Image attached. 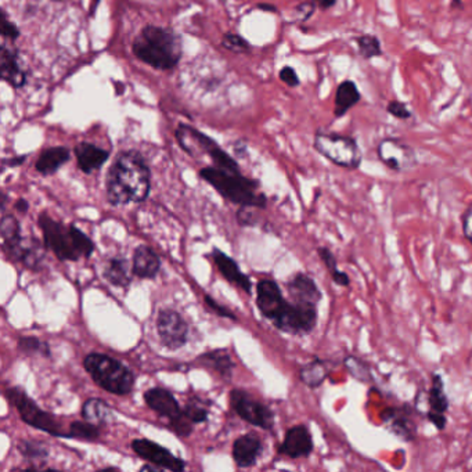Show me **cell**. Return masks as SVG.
<instances>
[{"label":"cell","instance_id":"cell-1","mask_svg":"<svg viewBox=\"0 0 472 472\" xmlns=\"http://www.w3.org/2000/svg\"><path fill=\"white\" fill-rule=\"evenodd\" d=\"M151 175L140 152H121L107 175V197L112 205L143 202L151 188Z\"/></svg>","mask_w":472,"mask_h":472},{"label":"cell","instance_id":"cell-2","mask_svg":"<svg viewBox=\"0 0 472 472\" xmlns=\"http://www.w3.org/2000/svg\"><path fill=\"white\" fill-rule=\"evenodd\" d=\"M132 52L136 59L147 66L161 71H171L181 63L182 37L169 28L145 25L133 39Z\"/></svg>","mask_w":472,"mask_h":472},{"label":"cell","instance_id":"cell-3","mask_svg":"<svg viewBox=\"0 0 472 472\" xmlns=\"http://www.w3.org/2000/svg\"><path fill=\"white\" fill-rule=\"evenodd\" d=\"M39 227L43 234L44 247L60 260H78L80 258H90L93 254V241L75 224L67 227L43 212L39 217Z\"/></svg>","mask_w":472,"mask_h":472},{"label":"cell","instance_id":"cell-4","mask_svg":"<svg viewBox=\"0 0 472 472\" xmlns=\"http://www.w3.org/2000/svg\"><path fill=\"white\" fill-rule=\"evenodd\" d=\"M200 176L210 183L219 194L241 207H266V197L259 191V184L243 176L240 172H230L218 167H207L200 171Z\"/></svg>","mask_w":472,"mask_h":472},{"label":"cell","instance_id":"cell-5","mask_svg":"<svg viewBox=\"0 0 472 472\" xmlns=\"http://www.w3.org/2000/svg\"><path fill=\"white\" fill-rule=\"evenodd\" d=\"M83 365L99 387L114 395H129L135 387L133 373L107 355L90 353L85 358Z\"/></svg>","mask_w":472,"mask_h":472},{"label":"cell","instance_id":"cell-6","mask_svg":"<svg viewBox=\"0 0 472 472\" xmlns=\"http://www.w3.org/2000/svg\"><path fill=\"white\" fill-rule=\"evenodd\" d=\"M315 150L337 167L355 171L362 164V151L355 138L320 129L315 133Z\"/></svg>","mask_w":472,"mask_h":472},{"label":"cell","instance_id":"cell-7","mask_svg":"<svg viewBox=\"0 0 472 472\" xmlns=\"http://www.w3.org/2000/svg\"><path fill=\"white\" fill-rule=\"evenodd\" d=\"M4 397L10 403L14 404V407L20 413L21 420L28 425L43 432H47L50 435L70 437L68 431H63V427L57 421V418L53 414H49L44 410H42L21 388L18 387L7 388L4 391Z\"/></svg>","mask_w":472,"mask_h":472},{"label":"cell","instance_id":"cell-8","mask_svg":"<svg viewBox=\"0 0 472 472\" xmlns=\"http://www.w3.org/2000/svg\"><path fill=\"white\" fill-rule=\"evenodd\" d=\"M377 155L388 169L398 174L411 171L417 165L414 148L395 138L382 139L377 145Z\"/></svg>","mask_w":472,"mask_h":472},{"label":"cell","instance_id":"cell-9","mask_svg":"<svg viewBox=\"0 0 472 472\" xmlns=\"http://www.w3.org/2000/svg\"><path fill=\"white\" fill-rule=\"evenodd\" d=\"M230 404L231 409L247 423L260 427L262 430H272L274 425V414L273 411L251 398L247 392L241 389H233L230 392Z\"/></svg>","mask_w":472,"mask_h":472},{"label":"cell","instance_id":"cell-10","mask_svg":"<svg viewBox=\"0 0 472 472\" xmlns=\"http://www.w3.org/2000/svg\"><path fill=\"white\" fill-rule=\"evenodd\" d=\"M157 331L164 346L171 351L182 348L188 338V326L182 316L171 309L162 310L157 319Z\"/></svg>","mask_w":472,"mask_h":472},{"label":"cell","instance_id":"cell-11","mask_svg":"<svg viewBox=\"0 0 472 472\" xmlns=\"http://www.w3.org/2000/svg\"><path fill=\"white\" fill-rule=\"evenodd\" d=\"M413 414L414 410L407 404L387 407L381 413V421L389 432L398 436L401 440L411 442L417 436V424L413 418Z\"/></svg>","mask_w":472,"mask_h":472},{"label":"cell","instance_id":"cell-12","mask_svg":"<svg viewBox=\"0 0 472 472\" xmlns=\"http://www.w3.org/2000/svg\"><path fill=\"white\" fill-rule=\"evenodd\" d=\"M132 449L145 460L151 464L159 466L164 470L171 471H183L186 470V464L182 459L176 457L168 449L154 443L148 439H136L132 442Z\"/></svg>","mask_w":472,"mask_h":472},{"label":"cell","instance_id":"cell-13","mask_svg":"<svg viewBox=\"0 0 472 472\" xmlns=\"http://www.w3.org/2000/svg\"><path fill=\"white\" fill-rule=\"evenodd\" d=\"M279 284L273 280H260L256 286V305L259 312L272 323L279 317L287 305Z\"/></svg>","mask_w":472,"mask_h":472},{"label":"cell","instance_id":"cell-14","mask_svg":"<svg viewBox=\"0 0 472 472\" xmlns=\"http://www.w3.org/2000/svg\"><path fill=\"white\" fill-rule=\"evenodd\" d=\"M425 403L428 406L425 416L430 423H432L439 431L444 430L447 424L446 411L449 410V398L444 392V384L439 374H434L432 385L427 391Z\"/></svg>","mask_w":472,"mask_h":472},{"label":"cell","instance_id":"cell-15","mask_svg":"<svg viewBox=\"0 0 472 472\" xmlns=\"http://www.w3.org/2000/svg\"><path fill=\"white\" fill-rule=\"evenodd\" d=\"M313 439L306 425H295L290 428L283 443L279 447V453L290 457V459H302L308 457L313 452Z\"/></svg>","mask_w":472,"mask_h":472},{"label":"cell","instance_id":"cell-16","mask_svg":"<svg viewBox=\"0 0 472 472\" xmlns=\"http://www.w3.org/2000/svg\"><path fill=\"white\" fill-rule=\"evenodd\" d=\"M287 290L292 302L295 303H308L317 306L322 301V291L319 290L315 280L305 273H296L287 283Z\"/></svg>","mask_w":472,"mask_h":472},{"label":"cell","instance_id":"cell-17","mask_svg":"<svg viewBox=\"0 0 472 472\" xmlns=\"http://www.w3.org/2000/svg\"><path fill=\"white\" fill-rule=\"evenodd\" d=\"M145 400L151 410L162 417H167L169 421L175 420L182 413L183 409H181L178 400L167 389L152 388L145 392Z\"/></svg>","mask_w":472,"mask_h":472},{"label":"cell","instance_id":"cell-18","mask_svg":"<svg viewBox=\"0 0 472 472\" xmlns=\"http://www.w3.org/2000/svg\"><path fill=\"white\" fill-rule=\"evenodd\" d=\"M78 167L85 174H92L100 169L109 158V152L104 148H100L92 143L82 142L73 148Z\"/></svg>","mask_w":472,"mask_h":472},{"label":"cell","instance_id":"cell-19","mask_svg":"<svg viewBox=\"0 0 472 472\" xmlns=\"http://www.w3.org/2000/svg\"><path fill=\"white\" fill-rule=\"evenodd\" d=\"M260 453H262V442L259 436L255 435L253 432L240 436L233 443V459L236 464L241 468L254 466Z\"/></svg>","mask_w":472,"mask_h":472},{"label":"cell","instance_id":"cell-20","mask_svg":"<svg viewBox=\"0 0 472 472\" xmlns=\"http://www.w3.org/2000/svg\"><path fill=\"white\" fill-rule=\"evenodd\" d=\"M362 100V93L352 79L342 80L337 90L334 97V116L342 118L345 116L351 109L356 107Z\"/></svg>","mask_w":472,"mask_h":472},{"label":"cell","instance_id":"cell-21","mask_svg":"<svg viewBox=\"0 0 472 472\" xmlns=\"http://www.w3.org/2000/svg\"><path fill=\"white\" fill-rule=\"evenodd\" d=\"M0 78L16 89L25 86L27 83V75L18 63L17 54L6 44L1 46L0 53Z\"/></svg>","mask_w":472,"mask_h":472},{"label":"cell","instance_id":"cell-22","mask_svg":"<svg viewBox=\"0 0 472 472\" xmlns=\"http://www.w3.org/2000/svg\"><path fill=\"white\" fill-rule=\"evenodd\" d=\"M212 258H214V260H215V263L218 266L219 272L222 273V276L227 282H230L231 284H236V286H238L240 289H243L246 292L251 294V291H253L251 280L248 279V276H246L240 270V267H238V265L236 263L234 259H231L230 256L223 254L219 250H214Z\"/></svg>","mask_w":472,"mask_h":472},{"label":"cell","instance_id":"cell-23","mask_svg":"<svg viewBox=\"0 0 472 472\" xmlns=\"http://www.w3.org/2000/svg\"><path fill=\"white\" fill-rule=\"evenodd\" d=\"M71 158V152L67 147H50L40 152L35 164V169L40 175L50 176L56 174L66 162Z\"/></svg>","mask_w":472,"mask_h":472},{"label":"cell","instance_id":"cell-24","mask_svg":"<svg viewBox=\"0 0 472 472\" xmlns=\"http://www.w3.org/2000/svg\"><path fill=\"white\" fill-rule=\"evenodd\" d=\"M159 267H161L159 258L151 248L140 246L135 250L132 270L138 277L152 279L159 272Z\"/></svg>","mask_w":472,"mask_h":472},{"label":"cell","instance_id":"cell-25","mask_svg":"<svg viewBox=\"0 0 472 472\" xmlns=\"http://www.w3.org/2000/svg\"><path fill=\"white\" fill-rule=\"evenodd\" d=\"M0 233H1V240H3V251L8 256V259L13 260L18 247L23 243V236H21L18 220L13 215L3 217L0 222Z\"/></svg>","mask_w":472,"mask_h":472},{"label":"cell","instance_id":"cell-26","mask_svg":"<svg viewBox=\"0 0 472 472\" xmlns=\"http://www.w3.org/2000/svg\"><path fill=\"white\" fill-rule=\"evenodd\" d=\"M13 260L21 262L28 269L39 270L44 260V248L35 237L28 240L23 238V243L18 247Z\"/></svg>","mask_w":472,"mask_h":472},{"label":"cell","instance_id":"cell-27","mask_svg":"<svg viewBox=\"0 0 472 472\" xmlns=\"http://www.w3.org/2000/svg\"><path fill=\"white\" fill-rule=\"evenodd\" d=\"M329 375V363L326 361L316 359L305 364L299 371L301 381L309 388H319Z\"/></svg>","mask_w":472,"mask_h":472},{"label":"cell","instance_id":"cell-28","mask_svg":"<svg viewBox=\"0 0 472 472\" xmlns=\"http://www.w3.org/2000/svg\"><path fill=\"white\" fill-rule=\"evenodd\" d=\"M82 417L83 420L102 427L111 421L112 411L103 400L92 398L85 401L82 407Z\"/></svg>","mask_w":472,"mask_h":472},{"label":"cell","instance_id":"cell-29","mask_svg":"<svg viewBox=\"0 0 472 472\" xmlns=\"http://www.w3.org/2000/svg\"><path fill=\"white\" fill-rule=\"evenodd\" d=\"M104 277L115 287H128L131 284V274L128 272V262L123 258L109 259L104 267Z\"/></svg>","mask_w":472,"mask_h":472},{"label":"cell","instance_id":"cell-30","mask_svg":"<svg viewBox=\"0 0 472 472\" xmlns=\"http://www.w3.org/2000/svg\"><path fill=\"white\" fill-rule=\"evenodd\" d=\"M198 363L217 370L222 375H230L233 368V362L224 349H217L201 355L198 358Z\"/></svg>","mask_w":472,"mask_h":472},{"label":"cell","instance_id":"cell-31","mask_svg":"<svg viewBox=\"0 0 472 472\" xmlns=\"http://www.w3.org/2000/svg\"><path fill=\"white\" fill-rule=\"evenodd\" d=\"M358 44V52L363 60H371L384 56V49L380 37L374 34H363L355 37Z\"/></svg>","mask_w":472,"mask_h":472},{"label":"cell","instance_id":"cell-32","mask_svg":"<svg viewBox=\"0 0 472 472\" xmlns=\"http://www.w3.org/2000/svg\"><path fill=\"white\" fill-rule=\"evenodd\" d=\"M344 365L348 370V373L355 380L361 381L362 384H373L374 382V377L371 374V367L363 359H361L358 356H353V355H348L344 359Z\"/></svg>","mask_w":472,"mask_h":472},{"label":"cell","instance_id":"cell-33","mask_svg":"<svg viewBox=\"0 0 472 472\" xmlns=\"http://www.w3.org/2000/svg\"><path fill=\"white\" fill-rule=\"evenodd\" d=\"M317 254L320 256V259L323 260L325 266L327 267L329 276L334 280V283L338 284V286H341V287H348L349 283H351V280H349V277H348L346 273H344V272H341L338 269V262H337L335 255L332 254L328 250L327 247H319L317 248Z\"/></svg>","mask_w":472,"mask_h":472},{"label":"cell","instance_id":"cell-34","mask_svg":"<svg viewBox=\"0 0 472 472\" xmlns=\"http://www.w3.org/2000/svg\"><path fill=\"white\" fill-rule=\"evenodd\" d=\"M70 437L80 440H96L100 436V425L89 421H73L68 430Z\"/></svg>","mask_w":472,"mask_h":472},{"label":"cell","instance_id":"cell-35","mask_svg":"<svg viewBox=\"0 0 472 472\" xmlns=\"http://www.w3.org/2000/svg\"><path fill=\"white\" fill-rule=\"evenodd\" d=\"M18 450L27 460H46L49 456V450L44 446V443L37 440H28L23 439L18 442Z\"/></svg>","mask_w":472,"mask_h":472},{"label":"cell","instance_id":"cell-36","mask_svg":"<svg viewBox=\"0 0 472 472\" xmlns=\"http://www.w3.org/2000/svg\"><path fill=\"white\" fill-rule=\"evenodd\" d=\"M18 349L25 355L50 356V348L47 342L40 341L37 337H21L18 339Z\"/></svg>","mask_w":472,"mask_h":472},{"label":"cell","instance_id":"cell-37","mask_svg":"<svg viewBox=\"0 0 472 472\" xmlns=\"http://www.w3.org/2000/svg\"><path fill=\"white\" fill-rule=\"evenodd\" d=\"M222 46L233 53H244L248 52L251 49V44L248 43V40H246L244 37H240L238 34H233V32H227L226 35L222 37Z\"/></svg>","mask_w":472,"mask_h":472},{"label":"cell","instance_id":"cell-38","mask_svg":"<svg viewBox=\"0 0 472 472\" xmlns=\"http://www.w3.org/2000/svg\"><path fill=\"white\" fill-rule=\"evenodd\" d=\"M183 411L194 424L204 423L208 418V409H205L200 403H194V400H190L187 406L183 409Z\"/></svg>","mask_w":472,"mask_h":472},{"label":"cell","instance_id":"cell-39","mask_svg":"<svg viewBox=\"0 0 472 472\" xmlns=\"http://www.w3.org/2000/svg\"><path fill=\"white\" fill-rule=\"evenodd\" d=\"M387 112H388L389 115H392L394 118L400 119V121H406V119L413 118V112H411V109L407 107L406 103H401L399 100H391V102L387 104Z\"/></svg>","mask_w":472,"mask_h":472},{"label":"cell","instance_id":"cell-40","mask_svg":"<svg viewBox=\"0 0 472 472\" xmlns=\"http://www.w3.org/2000/svg\"><path fill=\"white\" fill-rule=\"evenodd\" d=\"M21 35L18 27L7 18L6 11H1V37L8 40H17Z\"/></svg>","mask_w":472,"mask_h":472},{"label":"cell","instance_id":"cell-41","mask_svg":"<svg viewBox=\"0 0 472 472\" xmlns=\"http://www.w3.org/2000/svg\"><path fill=\"white\" fill-rule=\"evenodd\" d=\"M279 76L282 79V82H284L289 87H298L301 85V80H299V76L296 71L290 67V66H286L280 70L279 73Z\"/></svg>","mask_w":472,"mask_h":472},{"label":"cell","instance_id":"cell-42","mask_svg":"<svg viewBox=\"0 0 472 472\" xmlns=\"http://www.w3.org/2000/svg\"><path fill=\"white\" fill-rule=\"evenodd\" d=\"M205 303H207V306H208L212 312H215V313H217L218 316H220V317H227V319H233V320H236V316H234V313H233L231 310H229V309L224 308V306H220L219 303L215 302V299H212L210 295L205 296Z\"/></svg>","mask_w":472,"mask_h":472},{"label":"cell","instance_id":"cell-43","mask_svg":"<svg viewBox=\"0 0 472 472\" xmlns=\"http://www.w3.org/2000/svg\"><path fill=\"white\" fill-rule=\"evenodd\" d=\"M316 3H315V0H310V1H303V3H301L298 7H296V14H299L301 16V18H299V21L301 23H305V21H308L312 16H313V13H315V10H316Z\"/></svg>","mask_w":472,"mask_h":472},{"label":"cell","instance_id":"cell-44","mask_svg":"<svg viewBox=\"0 0 472 472\" xmlns=\"http://www.w3.org/2000/svg\"><path fill=\"white\" fill-rule=\"evenodd\" d=\"M463 230H464L467 240L471 243L472 246V204L463 215Z\"/></svg>","mask_w":472,"mask_h":472},{"label":"cell","instance_id":"cell-45","mask_svg":"<svg viewBox=\"0 0 472 472\" xmlns=\"http://www.w3.org/2000/svg\"><path fill=\"white\" fill-rule=\"evenodd\" d=\"M337 1L338 0H315L317 8L322 11H327L329 8H332L337 4Z\"/></svg>","mask_w":472,"mask_h":472},{"label":"cell","instance_id":"cell-46","mask_svg":"<svg viewBox=\"0 0 472 472\" xmlns=\"http://www.w3.org/2000/svg\"><path fill=\"white\" fill-rule=\"evenodd\" d=\"M25 155H20V157H16V158H11V159H4L3 161V165H8V167H17V165H21L24 161H25Z\"/></svg>","mask_w":472,"mask_h":472},{"label":"cell","instance_id":"cell-47","mask_svg":"<svg viewBox=\"0 0 472 472\" xmlns=\"http://www.w3.org/2000/svg\"><path fill=\"white\" fill-rule=\"evenodd\" d=\"M14 208H16L18 212H21V214H25V212L28 211L30 205H28L27 200H24V198H20V200H17V201H16V204H14Z\"/></svg>","mask_w":472,"mask_h":472},{"label":"cell","instance_id":"cell-48","mask_svg":"<svg viewBox=\"0 0 472 472\" xmlns=\"http://www.w3.org/2000/svg\"><path fill=\"white\" fill-rule=\"evenodd\" d=\"M159 470H164V468L159 467V466H155V464H152V466H145V467L140 468V471H159Z\"/></svg>","mask_w":472,"mask_h":472},{"label":"cell","instance_id":"cell-49","mask_svg":"<svg viewBox=\"0 0 472 472\" xmlns=\"http://www.w3.org/2000/svg\"><path fill=\"white\" fill-rule=\"evenodd\" d=\"M258 8H260V10H266V11H272V13H276V11H277V8H276L274 6H270V4H259Z\"/></svg>","mask_w":472,"mask_h":472},{"label":"cell","instance_id":"cell-50","mask_svg":"<svg viewBox=\"0 0 472 472\" xmlns=\"http://www.w3.org/2000/svg\"><path fill=\"white\" fill-rule=\"evenodd\" d=\"M452 8H463V0H452Z\"/></svg>","mask_w":472,"mask_h":472},{"label":"cell","instance_id":"cell-51","mask_svg":"<svg viewBox=\"0 0 472 472\" xmlns=\"http://www.w3.org/2000/svg\"><path fill=\"white\" fill-rule=\"evenodd\" d=\"M56 1H61V0H56Z\"/></svg>","mask_w":472,"mask_h":472}]
</instances>
